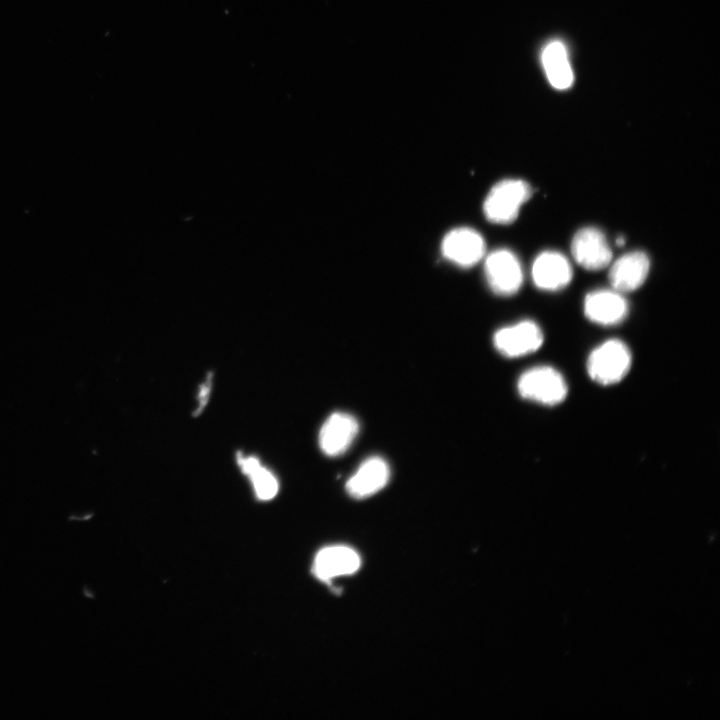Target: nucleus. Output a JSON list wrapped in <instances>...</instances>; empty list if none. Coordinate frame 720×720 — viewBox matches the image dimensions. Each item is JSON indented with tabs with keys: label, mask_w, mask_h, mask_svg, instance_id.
<instances>
[{
	"label": "nucleus",
	"mask_w": 720,
	"mask_h": 720,
	"mask_svg": "<svg viewBox=\"0 0 720 720\" xmlns=\"http://www.w3.org/2000/svg\"><path fill=\"white\" fill-rule=\"evenodd\" d=\"M532 195L531 186L521 179H505L497 182L489 191L483 203L487 220L495 224L512 223L521 206Z\"/></svg>",
	"instance_id": "obj_1"
},
{
	"label": "nucleus",
	"mask_w": 720,
	"mask_h": 720,
	"mask_svg": "<svg viewBox=\"0 0 720 720\" xmlns=\"http://www.w3.org/2000/svg\"><path fill=\"white\" fill-rule=\"evenodd\" d=\"M631 366V353L626 344L610 339L597 346L587 359V371L592 380L610 385L621 381Z\"/></svg>",
	"instance_id": "obj_2"
},
{
	"label": "nucleus",
	"mask_w": 720,
	"mask_h": 720,
	"mask_svg": "<svg viewBox=\"0 0 720 720\" xmlns=\"http://www.w3.org/2000/svg\"><path fill=\"white\" fill-rule=\"evenodd\" d=\"M517 389L523 398L548 406L561 403L568 391L561 373L550 366L526 370L518 379Z\"/></svg>",
	"instance_id": "obj_3"
},
{
	"label": "nucleus",
	"mask_w": 720,
	"mask_h": 720,
	"mask_svg": "<svg viewBox=\"0 0 720 720\" xmlns=\"http://www.w3.org/2000/svg\"><path fill=\"white\" fill-rule=\"evenodd\" d=\"M484 273L491 290L501 296H511L523 283V270L517 256L508 249L489 253L484 262Z\"/></svg>",
	"instance_id": "obj_4"
},
{
	"label": "nucleus",
	"mask_w": 720,
	"mask_h": 720,
	"mask_svg": "<svg viewBox=\"0 0 720 720\" xmlns=\"http://www.w3.org/2000/svg\"><path fill=\"white\" fill-rule=\"evenodd\" d=\"M543 332L537 323L524 320L496 331L493 344L498 352L509 358L521 357L538 350Z\"/></svg>",
	"instance_id": "obj_5"
},
{
	"label": "nucleus",
	"mask_w": 720,
	"mask_h": 720,
	"mask_svg": "<svg viewBox=\"0 0 720 720\" xmlns=\"http://www.w3.org/2000/svg\"><path fill=\"white\" fill-rule=\"evenodd\" d=\"M571 252L575 261L590 271L604 269L612 260V250L604 233L595 227H585L575 233Z\"/></svg>",
	"instance_id": "obj_6"
},
{
	"label": "nucleus",
	"mask_w": 720,
	"mask_h": 720,
	"mask_svg": "<svg viewBox=\"0 0 720 720\" xmlns=\"http://www.w3.org/2000/svg\"><path fill=\"white\" fill-rule=\"evenodd\" d=\"M443 256L450 262L467 268L477 264L485 255L483 237L469 227H458L449 231L441 243Z\"/></svg>",
	"instance_id": "obj_7"
},
{
	"label": "nucleus",
	"mask_w": 720,
	"mask_h": 720,
	"mask_svg": "<svg viewBox=\"0 0 720 720\" xmlns=\"http://www.w3.org/2000/svg\"><path fill=\"white\" fill-rule=\"evenodd\" d=\"M359 424L355 417L345 412L331 414L319 431V447L327 456H339L346 452L356 438Z\"/></svg>",
	"instance_id": "obj_8"
},
{
	"label": "nucleus",
	"mask_w": 720,
	"mask_h": 720,
	"mask_svg": "<svg viewBox=\"0 0 720 720\" xmlns=\"http://www.w3.org/2000/svg\"><path fill=\"white\" fill-rule=\"evenodd\" d=\"M534 284L545 291H557L566 287L573 275L569 260L557 251L540 253L532 265Z\"/></svg>",
	"instance_id": "obj_9"
},
{
	"label": "nucleus",
	"mask_w": 720,
	"mask_h": 720,
	"mask_svg": "<svg viewBox=\"0 0 720 720\" xmlns=\"http://www.w3.org/2000/svg\"><path fill=\"white\" fill-rule=\"evenodd\" d=\"M584 312L590 321L603 326H612L625 319L628 303L622 293L614 289L595 290L586 295Z\"/></svg>",
	"instance_id": "obj_10"
},
{
	"label": "nucleus",
	"mask_w": 720,
	"mask_h": 720,
	"mask_svg": "<svg viewBox=\"0 0 720 720\" xmlns=\"http://www.w3.org/2000/svg\"><path fill=\"white\" fill-rule=\"evenodd\" d=\"M650 269L649 257L642 251L628 252L619 257L611 266L609 281L612 289L631 292L642 286Z\"/></svg>",
	"instance_id": "obj_11"
},
{
	"label": "nucleus",
	"mask_w": 720,
	"mask_h": 720,
	"mask_svg": "<svg viewBox=\"0 0 720 720\" xmlns=\"http://www.w3.org/2000/svg\"><path fill=\"white\" fill-rule=\"evenodd\" d=\"M389 478L388 463L379 456H372L363 461L347 480L346 491L353 498H366L384 488Z\"/></svg>",
	"instance_id": "obj_12"
},
{
	"label": "nucleus",
	"mask_w": 720,
	"mask_h": 720,
	"mask_svg": "<svg viewBox=\"0 0 720 720\" xmlns=\"http://www.w3.org/2000/svg\"><path fill=\"white\" fill-rule=\"evenodd\" d=\"M361 564L360 556L350 547L337 545L321 549L315 557L313 572L322 581L355 573Z\"/></svg>",
	"instance_id": "obj_13"
},
{
	"label": "nucleus",
	"mask_w": 720,
	"mask_h": 720,
	"mask_svg": "<svg viewBox=\"0 0 720 720\" xmlns=\"http://www.w3.org/2000/svg\"><path fill=\"white\" fill-rule=\"evenodd\" d=\"M236 461L241 472L249 478L258 499L269 501L277 495L279 491L278 478L261 463L258 457L238 452Z\"/></svg>",
	"instance_id": "obj_14"
},
{
	"label": "nucleus",
	"mask_w": 720,
	"mask_h": 720,
	"mask_svg": "<svg viewBox=\"0 0 720 720\" xmlns=\"http://www.w3.org/2000/svg\"><path fill=\"white\" fill-rule=\"evenodd\" d=\"M542 62L553 87L568 88L573 81V74L564 45L559 41L549 43L542 54Z\"/></svg>",
	"instance_id": "obj_15"
},
{
	"label": "nucleus",
	"mask_w": 720,
	"mask_h": 720,
	"mask_svg": "<svg viewBox=\"0 0 720 720\" xmlns=\"http://www.w3.org/2000/svg\"><path fill=\"white\" fill-rule=\"evenodd\" d=\"M211 387H212V376L209 375L207 377L206 381L200 386V390L198 393V405H197L196 414H199L202 411V409H204V407L206 406L207 400L209 398V394L211 392Z\"/></svg>",
	"instance_id": "obj_16"
},
{
	"label": "nucleus",
	"mask_w": 720,
	"mask_h": 720,
	"mask_svg": "<svg viewBox=\"0 0 720 720\" xmlns=\"http://www.w3.org/2000/svg\"><path fill=\"white\" fill-rule=\"evenodd\" d=\"M616 244L618 246H623L625 244V238L623 236H619L616 238Z\"/></svg>",
	"instance_id": "obj_17"
}]
</instances>
